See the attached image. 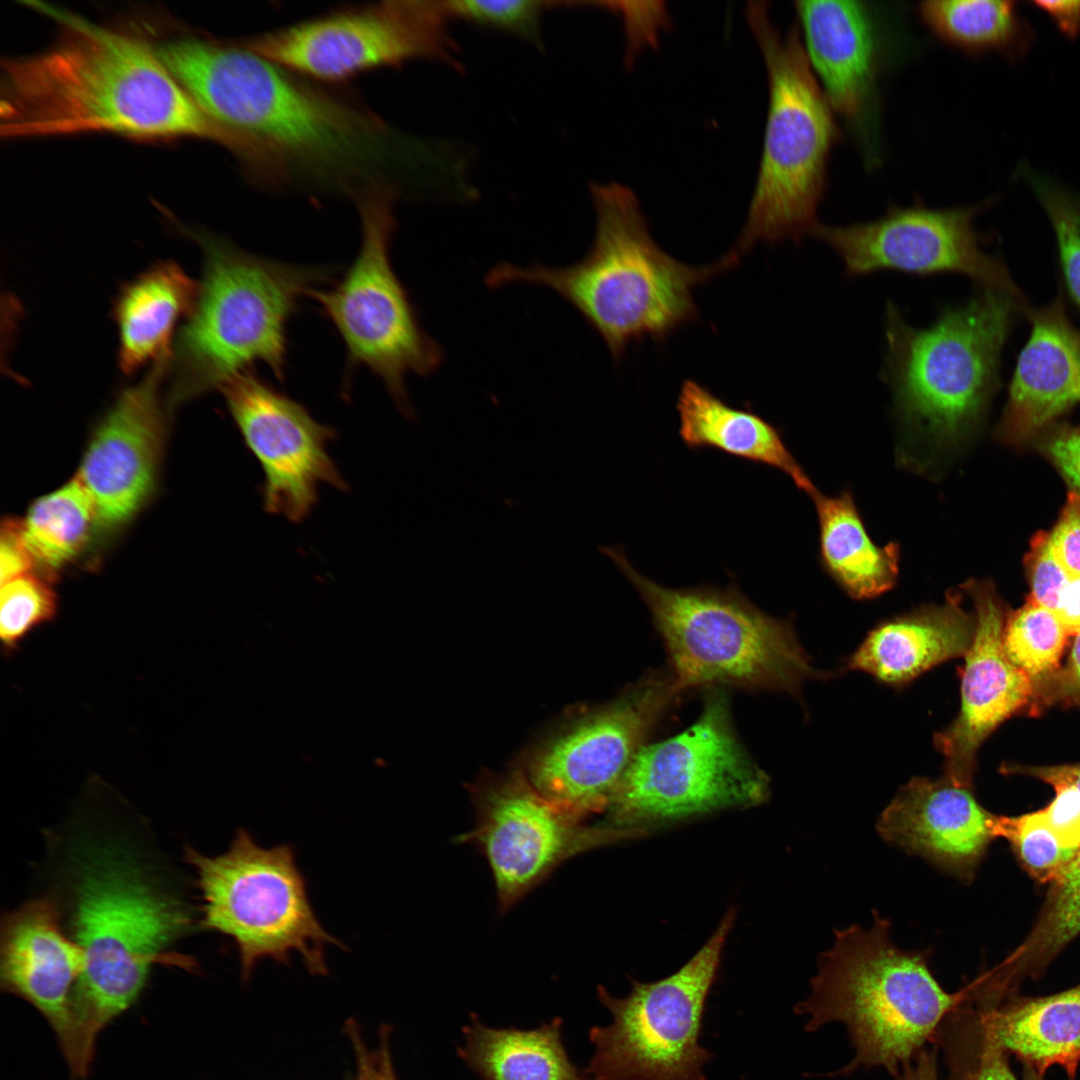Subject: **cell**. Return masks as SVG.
Masks as SVG:
<instances>
[{
    "mask_svg": "<svg viewBox=\"0 0 1080 1080\" xmlns=\"http://www.w3.org/2000/svg\"><path fill=\"white\" fill-rule=\"evenodd\" d=\"M562 1020L532 1030L497 1029L471 1016L459 1056L483 1080H593L570 1061Z\"/></svg>",
    "mask_w": 1080,
    "mask_h": 1080,
    "instance_id": "obj_30",
    "label": "cell"
},
{
    "mask_svg": "<svg viewBox=\"0 0 1080 1080\" xmlns=\"http://www.w3.org/2000/svg\"><path fill=\"white\" fill-rule=\"evenodd\" d=\"M1047 450L1065 478L1080 491V426L1056 435Z\"/></svg>",
    "mask_w": 1080,
    "mask_h": 1080,
    "instance_id": "obj_46",
    "label": "cell"
},
{
    "mask_svg": "<svg viewBox=\"0 0 1080 1080\" xmlns=\"http://www.w3.org/2000/svg\"><path fill=\"white\" fill-rule=\"evenodd\" d=\"M450 19H460L482 27L517 36L539 50L544 43L541 16L551 2L539 0H452L443 1Z\"/></svg>",
    "mask_w": 1080,
    "mask_h": 1080,
    "instance_id": "obj_38",
    "label": "cell"
},
{
    "mask_svg": "<svg viewBox=\"0 0 1080 1080\" xmlns=\"http://www.w3.org/2000/svg\"><path fill=\"white\" fill-rule=\"evenodd\" d=\"M939 1049L933 1044L921 1049L912 1059L904 1063L895 1080H941L938 1069Z\"/></svg>",
    "mask_w": 1080,
    "mask_h": 1080,
    "instance_id": "obj_50",
    "label": "cell"
},
{
    "mask_svg": "<svg viewBox=\"0 0 1080 1080\" xmlns=\"http://www.w3.org/2000/svg\"><path fill=\"white\" fill-rule=\"evenodd\" d=\"M1021 175L1051 221L1068 289L1080 306V199L1028 167L1021 168Z\"/></svg>",
    "mask_w": 1080,
    "mask_h": 1080,
    "instance_id": "obj_36",
    "label": "cell"
},
{
    "mask_svg": "<svg viewBox=\"0 0 1080 1080\" xmlns=\"http://www.w3.org/2000/svg\"><path fill=\"white\" fill-rule=\"evenodd\" d=\"M443 1L348 7L240 41L302 77L328 84L368 71L432 60L462 70Z\"/></svg>",
    "mask_w": 1080,
    "mask_h": 1080,
    "instance_id": "obj_14",
    "label": "cell"
},
{
    "mask_svg": "<svg viewBox=\"0 0 1080 1080\" xmlns=\"http://www.w3.org/2000/svg\"><path fill=\"white\" fill-rule=\"evenodd\" d=\"M72 859V939L84 966L57 1038L67 1061L91 1062L100 1031L138 997L154 964L191 925L190 915L126 848L85 842Z\"/></svg>",
    "mask_w": 1080,
    "mask_h": 1080,
    "instance_id": "obj_3",
    "label": "cell"
},
{
    "mask_svg": "<svg viewBox=\"0 0 1080 1080\" xmlns=\"http://www.w3.org/2000/svg\"><path fill=\"white\" fill-rule=\"evenodd\" d=\"M195 239L203 250L204 274L167 365L174 396L220 389L255 363L283 379L288 322L331 271L258 256L206 233Z\"/></svg>",
    "mask_w": 1080,
    "mask_h": 1080,
    "instance_id": "obj_6",
    "label": "cell"
},
{
    "mask_svg": "<svg viewBox=\"0 0 1080 1080\" xmlns=\"http://www.w3.org/2000/svg\"><path fill=\"white\" fill-rule=\"evenodd\" d=\"M56 594L43 578L31 573L1 584L0 636L12 650L36 626L54 616Z\"/></svg>",
    "mask_w": 1080,
    "mask_h": 1080,
    "instance_id": "obj_37",
    "label": "cell"
},
{
    "mask_svg": "<svg viewBox=\"0 0 1080 1080\" xmlns=\"http://www.w3.org/2000/svg\"><path fill=\"white\" fill-rule=\"evenodd\" d=\"M1018 298L986 288L946 306L927 328H915L889 302L883 376L894 411L912 439L950 452L978 421L997 384L1000 351Z\"/></svg>",
    "mask_w": 1080,
    "mask_h": 1080,
    "instance_id": "obj_7",
    "label": "cell"
},
{
    "mask_svg": "<svg viewBox=\"0 0 1080 1080\" xmlns=\"http://www.w3.org/2000/svg\"><path fill=\"white\" fill-rule=\"evenodd\" d=\"M1023 1080H1043V1075L1036 1072L1031 1066L1023 1064Z\"/></svg>",
    "mask_w": 1080,
    "mask_h": 1080,
    "instance_id": "obj_51",
    "label": "cell"
},
{
    "mask_svg": "<svg viewBox=\"0 0 1080 1080\" xmlns=\"http://www.w3.org/2000/svg\"><path fill=\"white\" fill-rule=\"evenodd\" d=\"M768 795L769 779L738 740L727 697L712 688L700 716L688 729L640 748L607 811L613 825L632 828L650 821L754 806Z\"/></svg>",
    "mask_w": 1080,
    "mask_h": 1080,
    "instance_id": "obj_13",
    "label": "cell"
},
{
    "mask_svg": "<svg viewBox=\"0 0 1080 1080\" xmlns=\"http://www.w3.org/2000/svg\"><path fill=\"white\" fill-rule=\"evenodd\" d=\"M1055 614L1069 636L1080 632V577H1070L1059 595Z\"/></svg>",
    "mask_w": 1080,
    "mask_h": 1080,
    "instance_id": "obj_49",
    "label": "cell"
},
{
    "mask_svg": "<svg viewBox=\"0 0 1080 1080\" xmlns=\"http://www.w3.org/2000/svg\"><path fill=\"white\" fill-rule=\"evenodd\" d=\"M1080 934V849L1054 882L1026 938L996 966L1000 979L1017 989L1036 978Z\"/></svg>",
    "mask_w": 1080,
    "mask_h": 1080,
    "instance_id": "obj_32",
    "label": "cell"
},
{
    "mask_svg": "<svg viewBox=\"0 0 1080 1080\" xmlns=\"http://www.w3.org/2000/svg\"><path fill=\"white\" fill-rule=\"evenodd\" d=\"M25 544L36 564L56 570L74 560L98 526L95 505L75 476L39 498L20 522Z\"/></svg>",
    "mask_w": 1080,
    "mask_h": 1080,
    "instance_id": "obj_33",
    "label": "cell"
},
{
    "mask_svg": "<svg viewBox=\"0 0 1080 1080\" xmlns=\"http://www.w3.org/2000/svg\"><path fill=\"white\" fill-rule=\"evenodd\" d=\"M1055 796L1039 809L1047 823L1070 847L1080 849V792L1072 785L1052 786Z\"/></svg>",
    "mask_w": 1080,
    "mask_h": 1080,
    "instance_id": "obj_44",
    "label": "cell"
},
{
    "mask_svg": "<svg viewBox=\"0 0 1080 1080\" xmlns=\"http://www.w3.org/2000/svg\"><path fill=\"white\" fill-rule=\"evenodd\" d=\"M1034 688L1035 706L1062 703L1080 708V632L1075 635L1066 665L1034 683Z\"/></svg>",
    "mask_w": 1080,
    "mask_h": 1080,
    "instance_id": "obj_42",
    "label": "cell"
},
{
    "mask_svg": "<svg viewBox=\"0 0 1080 1080\" xmlns=\"http://www.w3.org/2000/svg\"><path fill=\"white\" fill-rule=\"evenodd\" d=\"M736 912L729 910L697 953L675 973L654 981L631 979L624 997L601 985L600 1003L611 1013L593 1026L595 1046L584 1074L593 1080H706L713 1053L699 1042L705 1006Z\"/></svg>",
    "mask_w": 1080,
    "mask_h": 1080,
    "instance_id": "obj_12",
    "label": "cell"
},
{
    "mask_svg": "<svg viewBox=\"0 0 1080 1080\" xmlns=\"http://www.w3.org/2000/svg\"><path fill=\"white\" fill-rule=\"evenodd\" d=\"M35 564L23 539L21 523L15 520L5 521L0 540L1 584L31 573Z\"/></svg>",
    "mask_w": 1080,
    "mask_h": 1080,
    "instance_id": "obj_45",
    "label": "cell"
},
{
    "mask_svg": "<svg viewBox=\"0 0 1080 1080\" xmlns=\"http://www.w3.org/2000/svg\"><path fill=\"white\" fill-rule=\"evenodd\" d=\"M1068 636L1053 611L1028 599L1006 618L1003 645L1009 660L1036 683L1059 669Z\"/></svg>",
    "mask_w": 1080,
    "mask_h": 1080,
    "instance_id": "obj_34",
    "label": "cell"
},
{
    "mask_svg": "<svg viewBox=\"0 0 1080 1080\" xmlns=\"http://www.w3.org/2000/svg\"><path fill=\"white\" fill-rule=\"evenodd\" d=\"M981 1032L980 1039L952 1041L941 1047L949 1070L946 1080H1017L1008 1055Z\"/></svg>",
    "mask_w": 1080,
    "mask_h": 1080,
    "instance_id": "obj_39",
    "label": "cell"
},
{
    "mask_svg": "<svg viewBox=\"0 0 1080 1080\" xmlns=\"http://www.w3.org/2000/svg\"><path fill=\"white\" fill-rule=\"evenodd\" d=\"M928 950L907 951L890 938V921L874 912L870 928L835 931L833 947L818 961L811 994L794 1008L808 1015L805 1030L838 1022L846 1026L855 1054L839 1071L900 1067L933 1042L959 991L942 988L929 966Z\"/></svg>",
    "mask_w": 1080,
    "mask_h": 1080,
    "instance_id": "obj_5",
    "label": "cell"
},
{
    "mask_svg": "<svg viewBox=\"0 0 1080 1080\" xmlns=\"http://www.w3.org/2000/svg\"><path fill=\"white\" fill-rule=\"evenodd\" d=\"M168 359L121 393L98 425L76 477L95 505L98 526L130 520L154 487L165 432L160 385Z\"/></svg>",
    "mask_w": 1080,
    "mask_h": 1080,
    "instance_id": "obj_20",
    "label": "cell"
},
{
    "mask_svg": "<svg viewBox=\"0 0 1080 1080\" xmlns=\"http://www.w3.org/2000/svg\"><path fill=\"white\" fill-rule=\"evenodd\" d=\"M959 589L972 601L975 633L958 669L960 710L948 726L935 733L933 743L943 756V775L973 787L981 745L1006 719L1031 705L1034 682L1006 655V615L993 584L969 580Z\"/></svg>",
    "mask_w": 1080,
    "mask_h": 1080,
    "instance_id": "obj_19",
    "label": "cell"
},
{
    "mask_svg": "<svg viewBox=\"0 0 1080 1080\" xmlns=\"http://www.w3.org/2000/svg\"><path fill=\"white\" fill-rule=\"evenodd\" d=\"M1049 539L1061 567L1070 577H1080V491L1069 493Z\"/></svg>",
    "mask_w": 1080,
    "mask_h": 1080,
    "instance_id": "obj_41",
    "label": "cell"
},
{
    "mask_svg": "<svg viewBox=\"0 0 1080 1080\" xmlns=\"http://www.w3.org/2000/svg\"><path fill=\"white\" fill-rule=\"evenodd\" d=\"M990 829L993 838L1009 842L1025 870L1042 883L1057 880L1078 852L1058 836L1040 810L1018 816L992 814Z\"/></svg>",
    "mask_w": 1080,
    "mask_h": 1080,
    "instance_id": "obj_35",
    "label": "cell"
},
{
    "mask_svg": "<svg viewBox=\"0 0 1080 1080\" xmlns=\"http://www.w3.org/2000/svg\"><path fill=\"white\" fill-rule=\"evenodd\" d=\"M917 10L938 37L969 52L999 51L1018 57L1031 40L1014 1L925 0Z\"/></svg>",
    "mask_w": 1080,
    "mask_h": 1080,
    "instance_id": "obj_31",
    "label": "cell"
},
{
    "mask_svg": "<svg viewBox=\"0 0 1080 1080\" xmlns=\"http://www.w3.org/2000/svg\"><path fill=\"white\" fill-rule=\"evenodd\" d=\"M676 409L679 435L688 448L715 449L778 469L809 496L817 490L789 451L778 428L750 409L730 406L692 379L682 382Z\"/></svg>",
    "mask_w": 1080,
    "mask_h": 1080,
    "instance_id": "obj_27",
    "label": "cell"
},
{
    "mask_svg": "<svg viewBox=\"0 0 1080 1080\" xmlns=\"http://www.w3.org/2000/svg\"><path fill=\"white\" fill-rule=\"evenodd\" d=\"M1033 3L1067 36L1075 37L1080 33V0H1038Z\"/></svg>",
    "mask_w": 1080,
    "mask_h": 1080,
    "instance_id": "obj_48",
    "label": "cell"
},
{
    "mask_svg": "<svg viewBox=\"0 0 1080 1080\" xmlns=\"http://www.w3.org/2000/svg\"><path fill=\"white\" fill-rule=\"evenodd\" d=\"M398 192L378 190L356 200L361 219L358 253L343 277L314 299L345 344L349 366L371 370L406 416L414 409L405 385L408 374L429 376L443 350L423 329L410 297L393 269L390 245L396 228Z\"/></svg>",
    "mask_w": 1080,
    "mask_h": 1080,
    "instance_id": "obj_11",
    "label": "cell"
},
{
    "mask_svg": "<svg viewBox=\"0 0 1080 1080\" xmlns=\"http://www.w3.org/2000/svg\"><path fill=\"white\" fill-rule=\"evenodd\" d=\"M978 207H891L879 219L846 226L818 223L812 236L841 258L849 276L895 270L930 276L958 273L1018 299L1004 265L979 246Z\"/></svg>",
    "mask_w": 1080,
    "mask_h": 1080,
    "instance_id": "obj_17",
    "label": "cell"
},
{
    "mask_svg": "<svg viewBox=\"0 0 1080 1080\" xmlns=\"http://www.w3.org/2000/svg\"><path fill=\"white\" fill-rule=\"evenodd\" d=\"M975 633L974 614L963 592H947L942 604H927L881 621L845 663V669L901 688L951 659L965 656Z\"/></svg>",
    "mask_w": 1080,
    "mask_h": 1080,
    "instance_id": "obj_24",
    "label": "cell"
},
{
    "mask_svg": "<svg viewBox=\"0 0 1080 1080\" xmlns=\"http://www.w3.org/2000/svg\"><path fill=\"white\" fill-rule=\"evenodd\" d=\"M744 12L764 59L769 104L756 185L731 249L739 259L757 243L799 242L812 235L828 158L839 137L798 25L781 33L766 1L748 2Z\"/></svg>",
    "mask_w": 1080,
    "mask_h": 1080,
    "instance_id": "obj_8",
    "label": "cell"
},
{
    "mask_svg": "<svg viewBox=\"0 0 1080 1080\" xmlns=\"http://www.w3.org/2000/svg\"><path fill=\"white\" fill-rule=\"evenodd\" d=\"M991 816L973 787L945 775L916 776L899 788L876 827L887 842L969 882L994 839Z\"/></svg>",
    "mask_w": 1080,
    "mask_h": 1080,
    "instance_id": "obj_21",
    "label": "cell"
},
{
    "mask_svg": "<svg viewBox=\"0 0 1080 1080\" xmlns=\"http://www.w3.org/2000/svg\"><path fill=\"white\" fill-rule=\"evenodd\" d=\"M964 1003L1008 1056H1016L1043 1076L1058 1065L1074 1080L1080 1062V984L1041 997L1015 994L985 1008Z\"/></svg>",
    "mask_w": 1080,
    "mask_h": 1080,
    "instance_id": "obj_26",
    "label": "cell"
},
{
    "mask_svg": "<svg viewBox=\"0 0 1080 1080\" xmlns=\"http://www.w3.org/2000/svg\"><path fill=\"white\" fill-rule=\"evenodd\" d=\"M819 524V562L851 598L870 600L894 588L899 576L900 545L878 546L871 539L849 490L810 496Z\"/></svg>",
    "mask_w": 1080,
    "mask_h": 1080,
    "instance_id": "obj_28",
    "label": "cell"
},
{
    "mask_svg": "<svg viewBox=\"0 0 1080 1080\" xmlns=\"http://www.w3.org/2000/svg\"><path fill=\"white\" fill-rule=\"evenodd\" d=\"M200 287L173 262H161L128 284L116 303L119 361L134 372L150 361L170 358L169 343L177 322L190 317Z\"/></svg>",
    "mask_w": 1080,
    "mask_h": 1080,
    "instance_id": "obj_29",
    "label": "cell"
},
{
    "mask_svg": "<svg viewBox=\"0 0 1080 1080\" xmlns=\"http://www.w3.org/2000/svg\"><path fill=\"white\" fill-rule=\"evenodd\" d=\"M220 390L247 447L264 473L266 511L299 522L311 512L321 484L345 489L327 452L334 431L299 402L246 370Z\"/></svg>",
    "mask_w": 1080,
    "mask_h": 1080,
    "instance_id": "obj_18",
    "label": "cell"
},
{
    "mask_svg": "<svg viewBox=\"0 0 1080 1080\" xmlns=\"http://www.w3.org/2000/svg\"><path fill=\"white\" fill-rule=\"evenodd\" d=\"M471 795L475 825L457 842L473 845L486 858L502 913L568 859L645 832L586 824L541 794L522 768L481 778Z\"/></svg>",
    "mask_w": 1080,
    "mask_h": 1080,
    "instance_id": "obj_16",
    "label": "cell"
},
{
    "mask_svg": "<svg viewBox=\"0 0 1080 1080\" xmlns=\"http://www.w3.org/2000/svg\"><path fill=\"white\" fill-rule=\"evenodd\" d=\"M200 893V927L231 938L241 977L269 959L288 963L297 953L313 975L327 974L326 946L343 944L319 922L292 847L260 846L239 829L222 854L186 848Z\"/></svg>",
    "mask_w": 1080,
    "mask_h": 1080,
    "instance_id": "obj_10",
    "label": "cell"
},
{
    "mask_svg": "<svg viewBox=\"0 0 1080 1080\" xmlns=\"http://www.w3.org/2000/svg\"><path fill=\"white\" fill-rule=\"evenodd\" d=\"M596 229L586 256L566 267L507 262L489 270L490 288L526 283L549 288L569 302L602 337L619 360L629 344L644 338L663 341L694 321L695 288L739 259L730 251L715 263L690 266L653 240L640 202L617 182L590 185Z\"/></svg>",
    "mask_w": 1080,
    "mask_h": 1080,
    "instance_id": "obj_4",
    "label": "cell"
},
{
    "mask_svg": "<svg viewBox=\"0 0 1080 1080\" xmlns=\"http://www.w3.org/2000/svg\"><path fill=\"white\" fill-rule=\"evenodd\" d=\"M155 51L257 183L354 200L398 188L389 172L405 144L359 103L298 79L240 41L183 36Z\"/></svg>",
    "mask_w": 1080,
    "mask_h": 1080,
    "instance_id": "obj_1",
    "label": "cell"
},
{
    "mask_svg": "<svg viewBox=\"0 0 1080 1080\" xmlns=\"http://www.w3.org/2000/svg\"><path fill=\"white\" fill-rule=\"evenodd\" d=\"M346 1032L353 1045L356 1064V1080H397L389 1050V1029L383 1026L377 1048L364 1042L359 1026L353 1020L346 1023Z\"/></svg>",
    "mask_w": 1080,
    "mask_h": 1080,
    "instance_id": "obj_43",
    "label": "cell"
},
{
    "mask_svg": "<svg viewBox=\"0 0 1080 1080\" xmlns=\"http://www.w3.org/2000/svg\"><path fill=\"white\" fill-rule=\"evenodd\" d=\"M679 693L671 674L647 675L617 699L569 718L535 747L522 770L547 799L585 822L608 809L632 759Z\"/></svg>",
    "mask_w": 1080,
    "mask_h": 1080,
    "instance_id": "obj_15",
    "label": "cell"
},
{
    "mask_svg": "<svg viewBox=\"0 0 1080 1080\" xmlns=\"http://www.w3.org/2000/svg\"><path fill=\"white\" fill-rule=\"evenodd\" d=\"M1024 563L1031 588L1029 600L1055 613L1059 595L1070 576L1053 554L1049 533L1041 531L1034 535Z\"/></svg>",
    "mask_w": 1080,
    "mask_h": 1080,
    "instance_id": "obj_40",
    "label": "cell"
},
{
    "mask_svg": "<svg viewBox=\"0 0 1080 1080\" xmlns=\"http://www.w3.org/2000/svg\"><path fill=\"white\" fill-rule=\"evenodd\" d=\"M59 39L31 56L2 62V137L105 131L138 138L197 137L221 144L154 48L44 2Z\"/></svg>",
    "mask_w": 1080,
    "mask_h": 1080,
    "instance_id": "obj_2",
    "label": "cell"
},
{
    "mask_svg": "<svg viewBox=\"0 0 1080 1080\" xmlns=\"http://www.w3.org/2000/svg\"><path fill=\"white\" fill-rule=\"evenodd\" d=\"M1002 769L1007 774L1037 778L1051 786L1057 784L1072 785L1080 792V763L1053 766H1027L1007 763Z\"/></svg>",
    "mask_w": 1080,
    "mask_h": 1080,
    "instance_id": "obj_47",
    "label": "cell"
},
{
    "mask_svg": "<svg viewBox=\"0 0 1080 1080\" xmlns=\"http://www.w3.org/2000/svg\"><path fill=\"white\" fill-rule=\"evenodd\" d=\"M60 920L50 899H34L5 913L0 931L2 990L33 1005L55 1033L84 966L81 948Z\"/></svg>",
    "mask_w": 1080,
    "mask_h": 1080,
    "instance_id": "obj_22",
    "label": "cell"
},
{
    "mask_svg": "<svg viewBox=\"0 0 1080 1080\" xmlns=\"http://www.w3.org/2000/svg\"><path fill=\"white\" fill-rule=\"evenodd\" d=\"M1032 332L1017 362L998 434L1016 442L1080 402V330L1061 299L1030 312Z\"/></svg>",
    "mask_w": 1080,
    "mask_h": 1080,
    "instance_id": "obj_23",
    "label": "cell"
},
{
    "mask_svg": "<svg viewBox=\"0 0 1080 1080\" xmlns=\"http://www.w3.org/2000/svg\"><path fill=\"white\" fill-rule=\"evenodd\" d=\"M804 48L833 109L856 121L871 97L877 66L874 25L865 3H794Z\"/></svg>",
    "mask_w": 1080,
    "mask_h": 1080,
    "instance_id": "obj_25",
    "label": "cell"
},
{
    "mask_svg": "<svg viewBox=\"0 0 1080 1080\" xmlns=\"http://www.w3.org/2000/svg\"><path fill=\"white\" fill-rule=\"evenodd\" d=\"M646 604L680 692L734 686L799 697L815 669L790 619L755 606L732 584L669 588L645 577L618 547H601Z\"/></svg>",
    "mask_w": 1080,
    "mask_h": 1080,
    "instance_id": "obj_9",
    "label": "cell"
}]
</instances>
